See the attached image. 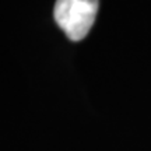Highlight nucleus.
Here are the masks:
<instances>
[{
	"instance_id": "f257e3e1",
	"label": "nucleus",
	"mask_w": 151,
	"mask_h": 151,
	"mask_svg": "<svg viewBox=\"0 0 151 151\" xmlns=\"http://www.w3.org/2000/svg\"><path fill=\"white\" fill-rule=\"evenodd\" d=\"M99 9V0H56L53 17L59 28L73 42L87 37Z\"/></svg>"
}]
</instances>
